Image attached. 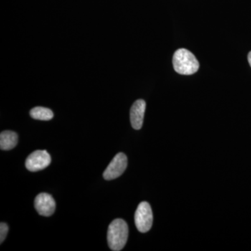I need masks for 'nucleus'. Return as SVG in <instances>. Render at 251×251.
I'll return each mask as SVG.
<instances>
[{"label": "nucleus", "instance_id": "f257e3e1", "mask_svg": "<svg viewBox=\"0 0 251 251\" xmlns=\"http://www.w3.org/2000/svg\"><path fill=\"white\" fill-rule=\"evenodd\" d=\"M128 237V227L124 220H114L108 229V247L112 251H120L124 249Z\"/></svg>", "mask_w": 251, "mask_h": 251}, {"label": "nucleus", "instance_id": "f03ea898", "mask_svg": "<svg viewBox=\"0 0 251 251\" xmlns=\"http://www.w3.org/2000/svg\"><path fill=\"white\" fill-rule=\"evenodd\" d=\"M175 72L181 75H192L198 72L200 64L192 52L181 49L175 52L173 59Z\"/></svg>", "mask_w": 251, "mask_h": 251}, {"label": "nucleus", "instance_id": "7ed1b4c3", "mask_svg": "<svg viewBox=\"0 0 251 251\" xmlns=\"http://www.w3.org/2000/svg\"><path fill=\"white\" fill-rule=\"evenodd\" d=\"M135 224L137 229L142 233L148 232L153 224V213L151 206L147 202H142L135 213Z\"/></svg>", "mask_w": 251, "mask_h": 251}, {"label": "nucleus", "instance_id": "20e7f679", "mask_svg": "<svg viewBox=\"0 0 251 251\" xmlns=\"http://www.w3.org/2000/svg\"><path fill=\"white\" fill-rule=\"evenodd\" d=\"M51 163L50 155L46 150H37L29 154L25 161L29 171L36 172L45 169Z\"/></svg>", "mask_w": 251, "mask_h": 251}, {"label": "nucleus", "instance_id": "39448f33", "mask_svg": "<svg viewBox=\"0 0 251 251\" xmlns=\"http://www.w3.org/2000/svg\"><path fill=\"white\" fill-rule=\"evenodd\" d=\"M127 164H128V161L125 153H117L104 172V179L105 180L117 179L125 173L127 168Z\"/></svg>", "mask_w": 251, "mask_h": 251}, {"label": "nucleus", "instance_id": "423d86ee", "mask_svg": "<svg viewBox=\"0 0 251 251\" xmlns=\"http://www.w3.org/2000/svg\"><path fill=\"white\" fill-rule=\"evenodd\" d=\"M34 206L41 216H50L55 211V201L49 193H41L36 196L34 201Z\"/></svg>", "mask_w": 251, "mask_h": 251}, {"label": "nucleus", "instance_id": "0eeeda50", "mask_svg": "<svg viewBox=\"0 0 251 251\" xmlns=\"http://www.w3.org/2000/svg\"><path fill=\"white\" fill-rule=\"evenodd\" d=\"M145 109L146 103L143 99L137 100L130 108V124L135 130H140L143 126Z\"/></svg>", "mask_w": 251, "mask_h": 251}, {"label": "nucleus", "instance_id": "6e6552de", "mask_svg": "<svg viewBox=\"0 0 251 251\" xmlns=\"http://www.w3.org/2000/svg\"><path fill=\"white\" fill-rule=\"evenodd\" d=\"M18 136L11 130H4L0 134V148L1 150H11L17 145Z\"/></svg>", "mask_w": 251, "mask_h": 251}, {"label": "nucleus", "instance_id": "1a4fd4ad", "mask_svg": "<svg viewBox=\"0 0 251 251\" xmlns=\"http://www.w3.org/2000/svg\"><path fill=\"white\" fill-rule=\"evenodd\" d=\"M30 116L34 120H42V121H49L52 120L54 117L53 112L49 108L44 107H35L31 109Z\"/></svg>", "mask_w": 251, "mask_h": 251}, {"label": "nucleus", "instance_id": "9d476101", "mask_svg": "<svg viewBox=\"0 0 251 251\" xmlns=\"http://www.w3.org/2000/svg\"><path fill=\"white\" fill-rule=\"evenodd\" d=\"M8 232H9V226L5 223L1 222L0 224V242L1 244L6 239Z\"/></svg>", "mask_w": 251, "mask_h": 251}, {"label": "nucleus", "instance_id": "9b49d317", "mask_svg": "<svg viewBox=\"0 0 251 251\" xmlns=\"http://www.w3.org/2000/svg\"><path fill=\"white\" fill-rule=\"evenodd\" d=\"M248 60H249V64H250L251 67V51L249 53V55H248Z\"/></svg>", "mask_w": 251, "mask_h": 251}]
</instances>
